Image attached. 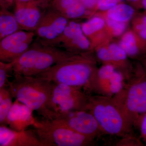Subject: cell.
Here are the masks:
<instances>
[{"instance_id":"cell-1","label":"cell","mask_w":146,"mask_h":146,"mask_svg":"<svg viewBox=\"0 0 146 146\" xmlns=\"http://www.w3.org/2000/svg\"><path fill=\"white\" fill-rule=\"evenodd\" d=\"M94 52L76 53L36 76L55 83L82 87L88 92L98 68Z\"/></svg>"},{"instance_id":"cell-2","label":"cell","mask_w":146,"mask_h":146,"mask_svg":"<svg viewBox=\"0 0 146 146\" xmlns=\"http://www.w3.org/2000/svg\"><path fill=\"white\" fill-rule=\"evenodd\" d=\"M8 82L13 98L36 111L42 118L54 120L57 115L50 108L52 82L38 76H14Z\"/></svg>"},{"instance_id":"cell-3","label":"cell","mask_w":146,"mask_h":146,"mask_svg":"<svg viewBox=\"0 0 146 146\" xmlns=\"http://www.w3.org/2000/svg\"><path fill=\"white\" fill-rule=\"evenodd\" d=\"M112 97L129 124L137 128L146 112V71L141 62L134 64L130 77Z\"/></svg>"},{"instance_id":"cell-4","label":"cell","mask_w":146,"mask_h":146,"mask_svg":"<svg viewBox=\"0 0 146 146\" xmlns=\"http://www.w3.org/2000/svg\"><path fill=\"white\" fill-rule=\"evenodd\" d=\"M76 53L42 44L36 40L25 52L12 61L13 75L36 76Z\"/></svg>"},{"instance_id":"cell-5","label":"cell","mask_w":146,"mask_h":146,"mask_svg":"<svg viewBox=\"0 0 146 146\" xmlns=\"http://www.w3.org/2000/svg\"><path fill=\"white\" fill-rule=\"evenodd\" d=\"M87 111L91 112L106 135L122 138L135 134L112 97L90 95Z\"/></svg>"},{"instance_id":"cell-6","label":"cell","mask_w":146,"mask_h":146,"mask_svg":"<svg viewBox=\"0 0 146 146\" xmlns=\"http://www.w3.org/2000/svg\"><path fill=\"white\" fill-rule=\"evenodd\" d=\"M32 126L45 146H93L96 139L83 136L52 120L35 118Z\"/></svg>"},{"instance_id":"cell-7","label":"cell","mask_w":146,"mask_h":146,"mask_svg":"<svg viewBox=\"0 0 146 146\" xmlns=\"http://www.w3.org/2000/svg\"><path fill=\"white\" fill-rule=\"evenodd\" d=\"M90 95L82 87L52 82L50 108L57 116L72 110L87 111Z\"/></svg>"},{"instance_id":"cell-8","label":"cell","mask_w":146,"mask_h":146,"mask_svg":"<svg viewBox=\"0 0 146 146\" xmlns=\"http://www.w3.org/2000/svg\"><path fill=\"white\" fill-rule=\"evenodd\" d=\"M52 121L83 136L96 140L106 135L94 115L89 111L72 110L62 112Z\"/></svg>"},{"instance_id":"cell-9","label":"cell","mask_w":146,"mask_h":146,"mask_svg":"<svg viewBox=\"0 0 146 146\" xmlns=\"http://www.w3.org/2000/svg\"><path fill=\"white\" fill-rule=\"evenodd\" d=\"M41 44L76 53L94 52L91 42L84 33L81 24L73 20L69 21L63 33L56 39Z\"/></svg>"},{"instance_id":"cell-10","label":"cell","mask_w":146,"mask_h":146,"mask_svg":"<svg viewBox=\"0 0 146 146\" xmlns=\"http://www.w3.org/2000/svg\"><path fill=\"white\" fill-rule=\"evenodd\" d=\"M125 80L119 71L109 65L98 68L90 84L88 92L96 95L113 97L122 88Z\"/></svg>"},{"instance_id":"cell-11","label":"cell","mask_w":146,"mask_h":146,"mask_svg":"<svg viewBox=\"0 0 146 146\" xmlns=\"http://www.w3.org/2000/svg\"><path fill=\"white\" fill-rule=\"evenodd\" d=\"M94 52L97 61L101 63L102 65L113 66L122 74L125 80L129 78L134 65L119 44L110 41L96 47Z\"/></svg>"},{"instance_id":"cell-12","label":"cell","mask_w":146,"mask_h":146,"mask_svg":"<svg viewBox=\"0 0 146 146\" xmlns=\"http://www.w3.org/2000/svg\"><path fill=\"white\" fill-rule=\"evenodd\" d=\"M35 36L34 32L21 30L1 39L0 61L11 63L28 49Z\"/></svg>"},{"instance_id":"cell-13","label":"cell","mask_w":146,"mask_h":146,"mask_svg":"<svg viewBox=\"0 0 146 146\" xmlns=\"http://www.w3.org/2000/svg\"><path fill=\"white\" fill-rule=\"evenodd\" d=\"M69 21L50 6L34 32L36 40L44 43L56 39L63 33Z\"/></svg>"},{"instance_id":"cell-14","label":"cell","mask_w":146,"mask_h":146,"mask_svg":"<svg viewBox=\"0 0 146 146\" xmlns=\"http://www.w3.org/2000/svg\"><path fill=\"white\" fill-rule=\"evenodd\" d=\"M48 7L36 3L16 4L14 14L22 30L34 32Z\"/></svg>"},{"instance_id":"cell-15","label":"cell","mask_w":146,"mask_h":146,"mask_svg":"<svg viewBox=\"0 0 146 146\" xmlns=\"http://www.w3.org/2000/svg\"><path fill=\"white\" fill-rule=\"evenodd\" d=\"M1 146H45L34 129L22 131L13 130L7 126H0Z\"/></svg>"},{"instance_id":"cell-16","label":"cell","mask_w":146,"mask_h":146,"mask_svg":"<svg viewBox=\"0 0 146 146\" xmlns=\"http://www.w3.org/2000/svg\"><path fill=\"white\" fill-rule=\"evenodd\" d=\"M81 26L84 33L91 42L93 51L96 47L110 42L112 39L104 18L99 15L95 14L81 23Z\"/></svg>"},{"instance_id":"cell-17","label":"cell","mask_w":146,"mask_h":146,"mask_svg":"<svg viewBox=\"0 0 146 146\" xmlns=\"http://www.w3.org/2000/svg\"><path fill=\"white\" fill-rule=\"evenodd\" d=\"M33 110L15 99L7 117L5 125L16 131H22L32 126L35 119Z\"/></svg>"},{"instance_id":"cell-18","label":"cell","mask_w":146,"mask_h":146,"mask_svg":"<svg viewBox=\"0 0 146 146\" xmlns=\"http://www.w3.org/2000/svg\"><path fill=\"white\" fill-rule=\"evenodd\" d=\"M50 6L69 20L92 16L80 0H53Z\"/></svg>"},{"instance_id":"cell-19","label":"cell","mask_w":146,"mask_h":146,"mask_svg":"<svg viewBox=\"0 0 146 146\" xmlns=\"http://www.w3.org/2000/svg\"><path fill=\"white\" fill-rule=\"evenodd\" d=\"M119 45L129 58L141 60L146 56V44L132 29L126 31L121 36Z\"/></svg>"},{"instance_id":"cell-20","label":"cell","mask_w":146,"mask_h":146,"mask_svg":"<svg viewBox=\"0 0 146 146\" xmlns=\"http://www.w3.org/2000/svg\"><path fill=\"white\" fill-rule=\"evenodd\" d=\"M96 14L114 21L125 23H128L136 15L135 9L133 7L129 5L123 3L118 4L101 14Z\"/></svg>"},{"instance_id":"cell-21","label":"cell","mask_w":146,"mask_h":146,"mask_svg":"<svg viewBox=\"0 0 146 146\" xmlns=\"http://www.w3.org/2000/svg\"><path fill=\"white\" fill-rule=\"evenodd\" d=\"M0 11V39L22 30L14 13L7 9L1 8Z\"/></svg>"},{"instance_id":"cell-22","label":"cell","mask_w":146,"mask_h":146,"mask_svg":"<svg viewBox=\"0 0 146 146\" xmlns=\"http://www.w3.org/2000/svg\"><path fill=\"white\" fill-rule=\"evenodd\" d=\"M13 96L9 86L0 88V125H5L8 112L13 104Z\"/></svg>"},{"instance_id":"cell-23","label":"cell","mask_w":146,"mask_h":146,"mask_svg":"<svg viewBox=\"0 0 146 146\" xmlns=\"http://www.w3.org/2000/svg\"><path fill=\"white\" fill-rule=\"evenodd\" d=\"M132 29L133 31L146 44V12L136 14L133 18Z\"/></svg>"},{"instance_id":"cell-24","label":"cell","mask_w":146,"mask_h":146,"mask_svg":"<svg viewBox=\"0 0 146 146\" xmlns=\"http://www.w3.org/2000/svg\"><path fill=\"white\" fill-rule=\"evenodd\" d=\"M103 17L105 20L108 29L112 38L121 36L126 31L128 23L118 22L106 17Z\"/></svg>"},{"instance_id":"cell-25","label":"cell","mask_w":146,"mask_h":146,"mask_svg":"<svg viewBox=\"0 0 146 146\" xmlns=\"http://www.w3.org/2000/svg\"><path fill=\"white\" fill-rule=\"evenodd\" d=\"M13 63L0 61V88L8 86V79L13 74Z\"/></svg>"},{"instance_id":"cell-26","label":"cell","mask_w":146,"mask_h":146,"mask_svg":"<svg viewBox=\"0 0 146 146\" xmlns=\"http://www.w3.org/2000/svg\"><path fill=\"white\" fill-rule=\"evenodd\" d=\"M144 145L141 138H138L135 134L121 138L116 144V146H141Z\"/></svg>"},{"instance_id":"cell-27","label":"cell","mask_w":146,"mask_h":146,"mask_svg":"<svg viewBox=\"0 0 146 146\" xmlns=\"http://www.w3.org/2000/svg\"><path fill=\"white\" fill-rule=\"evenodd\" d=\"M118 0H98L96 9L106 12L118 4Z\"/></svg>"},{"instance_id":"cell-28","label":"cell","mask_w":146,"mask_h":146,"mask_svg":"<svg viewBox=\"0 0 146 146\" xmlns=\"http://www.w3.org/2000/svg\"><path fill=\"white\" fill-rule=\"evenodd\" d=\"M137 128L140 130V138L146 146V112L139 121Z\"/></svg>"},{"instance_id":"cell-29","label":"cell","mask_w":146,"mask_h":146,"mask_svg":"<svg viewBox=\"0 0 146 146\" xmlns=\"http://www.w3.org/2000/svg\"><path fill=\"white\" fill-rule=\"evenodd\" d=\"M85 7L92 13V16L95 14L98 0H80Z\"/></svg>"},{"instance_id":"cell-30","label":"cell","mask_w":146,"mask_h":146,"mask_svg":"<svg viewBox=\"0 0 146 146\" xmlns=\"http://www.w3.org/2000/svg\"><path fill=\"white\" fill-rule=\"evenodd\" d=\"M30 3H38L48 7L50 6V4L49 3V0H14V3L15 5L22 4Z\"/></svg>"},{"instance_id":"cell-31","label":"cell","mask_w":146,"mask_h":146,"mask_svg":"<svg viewBox=\"0 0 146 146\" xmlns=\"http://www.w3.org/2000/svg\"><path fill=\"white\" fill-rule=\"evenodd\" d=\"M14 3V0H0L1 8L8 9Z\"/></svg>"},{"instance_id":"cell-32","label":"cell","mask_w":146,"mask_h":146,"mask_svg":"<svg viewBox=\"0 0 146 146\" xmlns=\"http://www.w3.org/2000/svg\"><path fill=\"white\" fill-rule=\"evenodd\" d=\"M141 61V63H142V65H143V66L144 68H145V70L146 71V56Z\"/></svg>"},{"instance_id":"cell-33","label":"cell","mask_w":146,"mask_h":146,"mask_svg":"<svg viewBox=\"0 0 146 146\" xmlns=\"http://www.w3.org/2000/svg\"><path fill=\"white\" fill-rule=\"evenodd\" d=\"M142 7L144 8L146 12V0H142Z\"/></svg>"},{"instance_id":"cell-34","label":"cell","mask_w":146,"mask_h":146,"mask_svg":"<svg viewBox=\"0 0 146 146\" xmlns=\"http://www.w3.org/2000/svg\"><path fill=\"white\" fill-rule=\"evenodd\" d=\"M129 1L133 3H138L140 2L141 3V4H142V0H129Z\"/></svg>"},{"instance_id":"cell-35","label":"cell","mask_w":146,"mask_h":146,"mask_svg":"<svg viewBox=\"0 0 146 146\" xmlns=\"http://www.w3.org/2000/svg\"><path fill=\"white\" fill-rule=\"evenodd\" d=\"M118 1H123V0H118Z\"/></svg>"}]
</instances>
